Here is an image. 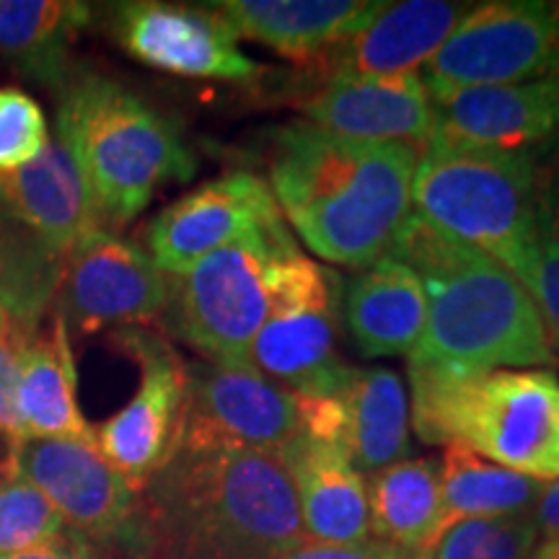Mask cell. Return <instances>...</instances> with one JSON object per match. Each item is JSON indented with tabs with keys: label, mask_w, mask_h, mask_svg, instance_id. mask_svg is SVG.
I'll return each instance as SVG.
<instances>
[{
	"label": "cell",
	"mask_w": 559,
	"mask_h": 559,
	"mask_svg": "<svg viewBox=\"0 0 559 559\" xmlns=\"http://www.w3.org/2000/svg\"><path fill=\"white\" fill-rule=\"evenodd\" d=\"M304 539L283 453L177 449L138 495L122 547L132 559H277Z\"/></svg>",
	"instance_id": "1"
},
{
	"label": "cell",
	"mask_w": 559,
	"mask_h": 559,
	"mask_svg": "<svg viewBox=\"0 0 559 559\" xmlns=\"http://www.w3.org/2000/svg\"><path fill=\"white\" fill-rule=\"evenodd\" d=\"M419 145L340 138L309 122L277 128L270 190L321 260L366 270L391 254L412 218Z\"/></svg>",
	"instance_id": "2"
},
{
	"label": "cell",
	"mask_w": 559,
	"mask_h": 559,
	"mask_svg": "<svg viewBox=\"0 0 559 559\" xmlns=\"http://www.w3.org/2000/svg\"><path fill=\"white\" fill-rule=\"evenodd\" d=\"M425 290V330L409 362L526 370L557 360L534 298L513 272L412 213L391 254Z\"/></svg>",
	"instance_id": "3"
},
{
	"label": "cell",
	"mask_w": 559,
	"mask_h": 559,
	"mask_svg": "<svg viewBox=\"0 0 559 559\" xmlns=\"http://www.w3.org/2000/svg\"><path fill=\"white\" fill-rule=\"evenodd\" d=\"M412 425L528 477H559V379L547 368L469 370L409 362Z\"/></svg>",
	"instance_id": "4"
},
{
	"label": "cell",
	"mask_w": 559,
	"mask_h": 559,
	"mask_svg": "<svg viewBox=\"0 0 559 559\" xmlns=\"http://www.w3.org/2000/svg\"><path fill=\"white\" fill-rule=\"evenodd\" d=\"M58 140L79 166L107 230L128 226L158 190L190 181L198 171V160L169 117L99 73L66 81Z\"/></svg>",
	"instance_id": "5"
},
{
	"label": "cell",
	"mask_w": 559,
	"mask_h": 559,
	"mask_svg": "<svg viewBox=\"0 0 559 559\" xmlns=\"http://www.w3.org/2000/svg\"><path fill=\"white\" fill-rule=\"evenodd\" d=\"M542 148H489L436 132L419 148L412 210L523 285L534 260Z\"/></svg>",
	"instance_id": "6"
},
{
	"label": "cell",
	"mask_w": 559,
	"mask_h": 559,
	"mask_svg": "<svg viewBox=\"0 0 559 559\" xmlns=\"http://www.w3.org/2000/svg\"><path fill=\"white\" fill-rule=\"evenodd\" d=\"M296 249L285 226L251 234L171 277L164 326L210 362L251 366L249 353L270 313L277 264Z\"/></svg>",
	"instance_id": "7"
},
{
	"label": "cell",
	"mask_w": 559,
	"mask_h": 559,
	"mask_svg": "<svg viewBox=\"0 0 559 559\" xmlns=\"http://www.w3.org/2000/svg\"><path fill=\"white\" fill-rule=\"evenodd\" d=\"M340 277L298 247L277 264L270 313L251 345L249 362L293 394H337L353 366L334 355Z\"/></svg>",
	"instance_id": "8"
},
{
	"label": "cell",
	"mask_w": 559,
	"mask_h": 559,
	"mask_svg": "<svg viewBox=\"0 0 559 559\" xmlns=\"http://www.w3.org/2000/svg\"><path fill=\"white\" fill-rule=\"evenodd\" d=\"M559 75V3L498 0L474 5L423 68L430 99L479 86Z\"/></svg>",
	"instance_id": "9"
},
{
	"label": "cell",
	"mask_w": 559,
	"mask_h": 559,
	"mask_svg": "<svg viewBox=\"0 0 559 559\" xmlns=\"http://www.w3.org/2000/svg\"><path fill=\"white\" fill-rule=\"evenodd\" d=\"M298 432L293 391L257 368L210 360L187 366L177 449L280 453Z\"/></svg>",
	"instance_id": "10"
},
{
	"label": "cell",
	"mask_w": 559,
	"mask_h": 559,
	"mask_svg": "<svg viewBox=\"0 0 559 559\" xmlns=\"http://www.w3.org/2000/svg\"><path fill=\"white\" fill-rule=\"evenodd\" d=\"M115 342L138 362L140 383L130 402L117 415L104 419L96 430V445L140 495L177 449L187 394V362L169 340L143 326L120 330Z\"/></svg>",
	"instance_id": "11"
},
{
	"label": "cell",
	"mask_w": 559,
	"mask_h": 559,
	"mask_svg": "<svg viewBox=\"0 0 559 559\" xmlns=\"http://www.w3.org/2000/svg\"><path fill=\"white\" fill-rule=\"evenodd\" d=\"M3 461L45 495L68 531L94 547L122 544L138 492L104 459L96 438L21 440Z\"/></svg>",
	"instance_id": "12"
},
{
	"label": "cell",
	"mask_w": 559,
	"mask_h": 559,
	"mask_svg": "<svg viewBox=\"0 0 559 559\" xmlns=\"http://www.w3.org/2000/svg\"><path fill=\"white\" fill-rule=\"evenodd\" d=\"M169 293L171 277L156 267L148 251L115 230H99L62 262L55 304L68 326L94 334L160 321Z\"/></svg>",
	"instance_id": "13"
},
{
	"label": "cell",
	"mask_w": 559,
	"mask_h": 559,
	"mask_svg": "<svg viewBox=\"0 0 559 559\" xmlns=\"http://www.w3.org/2000/svg\"><path fill=\"white\" fill-rule=\"evenodd\" d=\"M270 185L249 171H230L194 187L148 223L145 247L169 277L190 272L223 247L285 226Z\"/></svg>",
	"instance_id": "14"
},
{
	"label": "cell",
	"mask_w": 559,
	"mask_h": 559,
	"mask_svg": "<svg viewBox=\"0 0 559 559\" xmlns=\"http://www.w3.org/2000/svg\"><path fill=\"white\" fill-rule=\"evenodd\" d=\"M111 34L130 58L181 79L239 83L262 73L210 5L120 3L111 11Z\"/></svg>",
	"instance_id": "15"
},
{
	"label": "cell",
	"mask_w": 559,
	"mask_h": 559,
	"mask_svg": "<svg viewBox=\"0 0 559 559\" xmlns=\"http://www.w3.org/2000/svg\"><path fill=\"white\" fill-rule=\"evenodd\" d=\"M472 9V3L449 0L386 3L366 29L334 45L306 68L317 81L417 73L449 41Z\"/></svg>",
	"instance_id": "16"
},
{
	"label": "cell",
	"mask_w": 559,
	"mask_h": 559,
	"mask_svg": "<svg viewBox=\"0 0 559 559\" xmlns=\"http://www.w3.org/2000/svg\"><path fill=\"white\" fill-rule=\"evenodd\" d=\"M298 109L304 122L340 138L425 145L436 135V109L417 73L317 81Z\"/></svg>",
	"instance_id": "17"
},
{
	"label": "cell",
	"mask_w": 559,
	"mask_h": 559,
	"mask_svg": "<svg viewBox=\"0 0 559 559\" xmlns=\"http://www.w3.org/2000/svg\"><path fill=\"white\" fill-rule=\"evenodd\" d=\"M0 207L62 262L91 236L107 230L73 156L52 138L32 164L0 174Z\"/></svg>",
	"instance_id": "18"
},
{
	"label": "cell",
	"mask_w": 559,
	"mask_h": 559,
	"mask_svg": "<svg viewBox=\"0 0 559 559\" xmlns=\"http://www.w3.org/2000/svg\"><path fill=\"white\" fill-rule=\"evenodd\" d=\"M436 132L489 148H542L559 138V75L432 99Z\"/></svg>",
	"instance_id": "19"
},
{
	"label": "cell",
	"mask_w": 559,
	"mask_h": 559,
	"mask_svg": "<svg viewBox=\"0 0 559 559\" xmlns=\"http://www.w3.org/2000/svg\"><path fill=\"white\" fill-rule=\"evenodd\" d=\"M386 3L376 0H223L210 3L236 39H251L311 66L334 45L366 29Z\"/></svg>",
	"instance_id": "20"
},
{
	"label": "cell",
	"mask_w": 559,
	"mask_h": 559,
	"mask_svg": "<svg viewBox=\"0 0 559 559\" xmlns=\"http://www.w3.org/2000/svg\"><path fill=\"white\" fill-rule=\"evenodd\" d=\"M280 453L296 485L306 539L319 544L370 539L366 477L353 466L347 449L298 432Z\"/></svg>",
	"instance_id": "21"
},
{
	"label": "cell",
	"mask_w": 559,
	"mask_h": 559,
	"mask_svg": "<svg viewBox=\"0 0 559 559\" xmlns=\"http://www.w3.org/2000/svg\"><path fill=\"white\" fill-rule=\"evenodd\" d=\"M75 358L70 349L68 321L55 311L50 330L32 332L21 355L13 417L16 430L9 445L32 438H96L75 396Z\"/></svg>",
	"instance_id": "22"
},
{
	"label": "cell",
	"mask_w": 559,
	"mask_h": 559,
	"mask_svg": "<svg viewBox=\"0 0 559 559\" xmlns=\"http://www.w3.org/2000/svg\"><path fill=\"white\" fill-rule=\"evenodd\" d=\"M425 313L423 283L394 257L370 264L347 285V326L366 358H409L423 337Z\"/></svg>",
	"instance_id": "23"
},
{
	"label": "cell",
	"mask_w": 559,
	"mask_h": 559,
	"mask_svg": "<svg viewBox=\"0 0 559 559\" xmlns=\"http://www.w3.org/2000/svg\"><path fill=\"white\" fill-rule=\"evenodd\" d=\"M368 528L376 542L423 557L443 534L440 461L404 459L368 474Z\"/></svg>",
	"instance_id": "24"
},
{
	"label": "cell",
	"mask_w": 559,
	"mask_h": 559,
	"mask_svg": "<svg viewBox=\"0 0 559 559\" xmlns=\"http://www.w3.org/2000/svg\"><path fill=\"white\" fill-rule=\"evenodd\" d=\"M91 9L73 0H0V58L39 86L70 79V47Z\"/></svg>",
	"instance_id": "25"
},
{
	"label": "cell",
	"mask_w": 559,
	"mask_h": 559,
	"mask_svg": "<svg viewBox=\"0 0 559 559\" xmlns=\"http://www.w3.org/2000/svg\"><path fill=\"white\" fill-rule=\"evenodd\" d=\"M347 451L360 474H376L409 456V402L391 368H353L342 391Z\"/></svg>",
	"instance_id": "26"
},
{
	"label": "cell",
	"mask_w": 559,
	"mask_h": 559,
	"mask_svg": "<svg viewBox=\"0 0 559 559\" xmlns=\"http://www.w3.org/2000/svg\"><path fill=\"white\" fill-rule=\"evenodd\" d=\"M547 481L495 464L464 445H445L440 464L443 531L456 521L534 510Z\"/></svg>",
	"instance_id": "27"
},
{
	"label": "cell",
	"mask_w": 559,
	"mask_h": 559,
	"mask_svg": "<svg viewBox=\"0 0 559 559\" xmlns=\"http://www.w3.org/2000/svg\"><path fill=\"white\" fill-rule=\"evenodd\" d=\"M60 280V257L0 207V309L19 324L39 326Z\"/></svg>",
	"instance_id": "28"
},
{
	"label": "cell",
	"mask_w": 559,
	"mask_h": 559,
	"mask_svg": "<svg viewBox=\"0 0 559 559\" xmlns=\"http://www.w3.org/2000/svg\"><path fill=\"white\" fill-rule=\"evenodd\" d=\"M523 288L534 298L551 347L559 353V138L542 148L534 260Z\"/></svg>",
	"instance_id": "29"
},
{
	"label": "cell",
	"mask_w": 559,
	"mask_h": 559,
	"mask_svg": "<svg viewBox=\"0 0 559 559\" xmlns=\"http://www.w3.org/2000/svg\"><path fill=\"white\" fill-rule=\"evenodd\" d=\"M539 547L534 513L456 521L423 559H531Z\"/></svg>",
	"instance_id": "30"
},
{
	"label": "cell",
	"mask_w": 559,
	"mask_h": 559,
	"mask_svg": "<svg viewBox=\"0 0 559 559\" xmlns=\"http://www.w3.org/2000/svg\"><path fill=\"white\" fill-rule=\"evenodd\" d=\"M66 523L45 495L9 464H0V557L19 555L52 539Z\"/></svg>",
	"instance_id": "31"
},
{
	"label": "cell",
	"mask_w": 559,
	"mask_h": 559,
	"mask_svg": "<svg viewBox=\"0 0 559 559\" xmlns=\"http://www.w3.org/2000/svg\"><path fill=\"white\" fill-rule=\"evenodd\" d=\"M50 143L45 111L21 88H0V174L32 164Z\"/></svg>",
	"instance_id": "32"
},
{
	"label": "cell",
	"mask_w": 559,
	"mask_h": 559,
	"mask_svg": "<svg viewBox=\"0 0 559 559\" xmlns=\"http://www.w3.org/2000/svg\"><path fill=\"white\" fill-rule=\"evenodd\" d=\"M37 326H26L5 317L0 321V436L5 440L13 438L16 430V417H13V391H16L21 355H24L26 342Z\"/></svg>",
	"instance_id": "33"
},
{
	"label": "cell",
	"mask_w": 559,
	"mask_h": 559,
	"mask_svg": "<svg viewBox=\"0 0 559 559\" xmlns=\"http://www.w3.org/2000/svg\"><path fill=\"white\" fill-rule=\"evenodd\" d=\"M277 559H423L415 551H404L391 544L368 539L362 544H319L311 539L298 542Z\"/></svg>",
	"instance_id": "34"
},
{
	"label": "cell",
	"mask_w": 559,
	"mask_h": 559,
	"mask_svg": "<svg viewBox=\"0 0 559 559\" xmlns=\"http://www.w3.org/2000/svg\"><path fill=\"white\" fill-rule=\"evenodd\" d=\"M0 559H99L96 557L94 544L83 539L75 531H60L52 539L37 544V547L19 551V555H9Z\"/></svg>",
	"instance_id": "35"
},
{
	"label": "cell",
	"mask_w": 559,
	"mask_h": 559,
	"mask_svg": "<svg viewBox=\"0 0 559 559\" xmlns=\"http://www.w3.org/2000/svg\"><path fill=\"white\" fill-rule=\"evenodd\" d=\"M536 528H539V542H557L559 539V477L544 485L539 500L534 510Z\"/></svg>",
	"instance_id": "36"
},
{
	"label": "cell",
	"mask_w": 559,
	"mask_h": 559,
	"mask_svg": "<svg viewBox=\"0 0 559 559\" xmlns=\"http://www.w3.org/2000/svg\"><path fill=\"white\" fill-rule=\"evenodd\" d=\"M531 559H559V539L557 542H539L534 557Z\"/></svg>",
	"instance_id": "37"
},
{
	"label": "cell",
	"mask_w": 559,
	"mask_h": 559,
	"mask_svg": "<svg viewBox=\"0 0 559 559\" xmlns=\"http://www.w3.org/2000/svg\"><path fill=\"white\" fill-rule=\"evenodd\" d=\"M5 317H9V313H5V311H3V309H0V321H3V319H5Z\"/></svg>",
	"instance_id": "38"
}]
</instances>
